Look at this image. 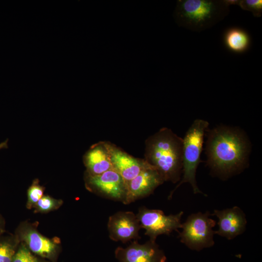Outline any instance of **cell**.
Returning <instances> with one entry per match:
<instances>
[{
  "label": "cell",
  "instance_id": "obj_20",
  "mask_svg": "<svg viewBox=\"0 0 262 262\" xmlns=\"http://www.w3.org/2000/svg\"><path fill=\"white\" fill-rule=\"evenodd\" d=\"M56 205V201L49 196H43L36 203L37 209L43 212L52 210Z\"/></svg>",
  "mask_w": 262,
  "mask_h": 262
},
{
  "label": "cell",
  "instance_id": "obj_3",
  "mask_svg": "<svg viewBox=\"0 0 262 262\" xmlns=\"http://www.w3.org/2000/svg\"><path fill=\"white\" fill-rule=\"evenodd\" d=\"M229 13V5L225 0H179L174 17L179 26L201 32L222 21Z\"/></svg>",
  "mask_w": 262,
  "mask_h": 262
},
{
  "label": "cell",
  "instance_id": "obj_9",
  "mask_svg": "<svg viewBox=\"0 0 262 262\" xmlns=\"http://www.w3.org/2000/svg\"><path fill=\"white\" fill-rule=\"evenodd\" d=\"M108 230L110 239L115 241L127 242L140 238V224L132 212H118L109 218Z\"/></svg>",
  "mask_w": 262,
  "mask_h": 262
},
{
  "label": "cell",
  "instance_id": "obj_13",
  "mask_svg": "<svg viewBox=\"0 0 262 262\" xmlns=\"http://www.w3.org/2000/svg\"><path fill=\"white\" fill-rule=\"evenodd\" d=\"M84 163L89 175H99L113 169L104 142L93 146L88 151Z\"/></svg>",
  "mask_w": 262,
  "mask_h": 262
},
{
  "label": "cell",
  "instance_id": "obj_6",
  "mask_svg": "<svg viewBox=\"0 0 262 262\" xmlns=\"http://www.w3.org/2000/svg\"><path fill=\"white\" fill-rule=\"evenodd\" d=\"M183 212L166 215L160 210L149 209L143 207L138 210L136 216L141 228L145 230V235L149 240L155 242L158 236L169 235L173 231L181 228V218Z\"/></svg>",
  "mask_w": 262,
  "mask_h": 262
},
{
  "label": "cell",
  "instance_id": "obj_17",
  "mask_svg": "<svg viewBox=\"0 0 262 262\" xmlns=\"http://www.w3.org/2000/svg\"><path fill=\"white\" fill-rule=\"evenodd\" d=\"M15 252L13 246L8 242H0V262H12Z\"/></svg>",
  "mask_w": 262,
  "mask_h": 262
},
{
  "label": "cell",
  "instance_id": "obj_12",
  "mask_svg": "<svg viewBox=\"0 0 262 262\" xmlns=\"http://www.w3.org/2000/svg\"><path fill=\"white\" fill-rule=\"evenodd\" d=\"M212 215L218 218V229L216 234L228 240H231L243 233L246 228L247 220L244 212L238 207L222 210H214Z\"/></svg>",
  "mask_w": 262,
  "mask_h": 262
},
{
  "label": "cell",
  "instance_id": "obj_19",
  "mask_svg": "<svg viewBox=\"0 0 262 262\" xmlns=\"http://www.w3.org/2000/svg\"><path fill=\"white\" fill-rule=\"evenodd\" d=\"M44 189L38 184H33L28 191V199L30 205L36 203L43 196Z\"/></svg>",
  "mask_w": 262,
  "mask_h": 262
},
{
  "label": "cell",
  "instance_id": "obj_1",
  "mask_svg": "<svg viewBox=\"0 0 262 262\" xmlns=\"http://www.w3.org/2000/svg\"><path fill=\"white\" fill-rule=\"evenodd\" d=\"M207 131L206 162L212 171L226 179L244 169L250 151L245 133L236 128L223 126Z\"/></svg>",
  "mask_w": 262,
  "mask_h": 262
},
{
  "label": "cell",
  "instance_id": "obj_8",
  "mask_svg": "<svg viewBox=\"0 0 262 262\" xmlns=\"http://www.w3.org/2000/svg\"><path fill=\"white\" fill-rule=\"evenodd\" d=\"M164 181L158 170L149 164L128 183L126 196L123 203L128 204L150 195Z\"/></svg>",
  "mask_w": 262,
  "mask_h": 262
},
{
  "label": "cell",
  "instance_id": "obj_15",
  "mask_svg": "<svg viewBox=\"0 0 262 262\" xmlns=\"http://www.w3.org/2000/svg\"><path fill=\"white\" fill-rule=\"evenodd\" d=\"M224 42L227 48L230 50L241 53L248 49L250 39L245 31L239 28H232L225 33Z\"/></svg>",
  "mask_w": 262,
  "mask_h": 262
},
{
  "label": "cell",
  "instance_id": "obj_4",
  "mask_svg": "<svg viewBox=\"0 0 262 262\" xmlns=\"http://www.w3.org/2000/svg\"><path fill=\"white\" fill-rule=\"evenodd\" d=\"M209 122L201 119L194 120L183 138L182 179L176 187L171 192L168 198H171L175 191L182 184H191L194 194H202L198 187L196 179L197 168L201 160L204 135L208 130Z\"/></svg>",
  "mask_w": 262,
  "mask_h": 262
},
{
  "label": "cell",
  "instance_id": "obj_22",
  "mask_svg": "<svg viewBox=\"0 0 262 262\" xmlns=\"http://www.w3.org/2000/svg\"><path fill=\"white\" fill-rule=\"evenodd\" d=\"M225 2L229 5V4H237L239 2L238 0H225Z\"/></svg>",
  "mask_w": 262,
  "mask_h": 262
},
{
  "label": "cell",
  "instance_id": "obj_2",
  "mask_svg": "<svg viewBox=\"0 0 262 262\" xmlns=\"http://www.w3.org/2000/svg\"><path fill=\"white\" fill-rule=\"evenodd\" d=\"M183 139L163 128L146 142L145 160L154 166L164 181L176 183L182 173Z\"/></svg>",
  "mask_w": 262,
  "mask_h": 262
},
{
  "label": "cell",
  "instance_id": "obj_14",
  "mask_svg": "<svg viewBox=\"0 0 262 262\" xmlns=\"http://www.w3.org/2000/svg\"><path fill=\"white\" fill-rule=\"evenodd\" d=\"M23 237L30 250L41 256L50 255L55 249L56 246L53 242L34 230L28 231Z\"/></svg>",
  "mask_w": 262,
  "mask_h": 262
},
{
  "label": "cell",
  "instance_id": "obj_5",
  "mask_svg": "<svg viewBox=\"0 0 262 262\" xmlns=\"http://www.w3.org/2000/svg\"><path fill=\"white\" fill-rule=\"evenodd\" d=\"M211 215L208 212L190 215L181 224L182 231L179 235L180 242L189 248L196 251L213 246V228L216 222L210 217Z\"/></svg>",
  "mask_w": 262,
  "mask_h": 262
},
{
  "label": "cell",
  "instance_id": "obj_18",
  "mask_svg": "<svg viewBox=\"0 0 262 262\" xmlns=\"http://www.w3.org/2000/svg\"><path fill=\"white\" fill-rule=\"evenodd\" d=\"M12 262H37V261L27 248L22 247L15 254Z\"/></svg>",
  "mask_w": 262,
  "mask_h": 262
},
{
  "label": "cell",
  "instance_id": "obj_7",
  "mask_svg": "<svg viewBox=\"0 0 262 262\" xmlns=\"http://www.w3.org/2000/svg\"><path fill=\"white\" fill-rule=\"evenodd\" d=\"M88 185L103 196L113 200L124 201L127 185L121 176L113 169L98 175H89Z\"/></svg>",
  "mask_w": 262,
  "mask_h": 262
},
{
  "label": "cell",
  "instance_id": "obj_11",
  "mask_svg": "<svg viewBox=\"0 0 262 262\" xmlns=\"http://www.w3.org/2000/svg\"><path fill=\"white\" fill-rule=\"evenodd\" d=\"M113 169L128 183L150 164L145 160L134 158L116 146L104 142Z\"/></svg>",
  "mask_w": 262,
  "mask_h": 262
},
{
  "label": "cell",
  "instance_id": "obj_21",
  "mask_svg": "<svg viewBox=\"0 0 262 262\" xmlns=\"http://www.w3.org/2000/svg\"><path fill=\"white\" fill-rule=\"evenodd\" d=\"M7 141L8 140H6L4 142L0 144V149L2 148H7L8 147Z\"/></svg>",
  "mask_w": 262,
  "mask_h": 262
},
{
  "label": "cell",
  "instance_id": "obj_10",
  "mask_svg": "<svg viewBox=\"0 0 262 262\" xmlns=\"http://www.w3.org/2000/svg\"><path fill=\"white\" fill-rule=\"evenodd\" d=\"M120 262H165L166 258L155 242L149 240L144 244L134 241L128 247H118L115 251Z\"/></svg>",
  "mask_w": 262,
  "mask_h": 262
},
{
  "label": "cell",
  "instance_id": "obj_16",
  "mask_svg": "<svg viewBox=\"0 0 262 262\" xmlns=\"http://www.w3.org/2000/svg\"><path fill=\"white\" fill-rule=\"evenodd\" d=\"M239 6L244 10L252 13L254 16L260 17L262 12V0H243L238 2Z\"/></svg>",
  "mask_w": 262,
  "mask_h": 262
}]
</instances>
